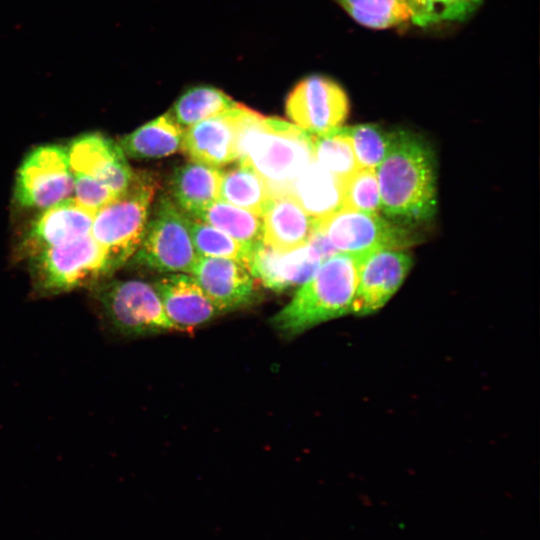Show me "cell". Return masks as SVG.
I'll use <instances>...</instances> for the list:
<instances>
[{
	"instance_id": "8992f818",
	"label": "cell",
	"mask_w": 540,
	"mask_h": 540,
	"mask_svg": "<svg viewBox=\"0 0 540 540\" xmlns=\"http://www.w3.org/2000/svg\"><path fill=\"white\" fill-rule=\"evenodd\" d=\"M92 291L102 319L117 334L138 337L175 331L153 284L108 279Z\"/></svg>"
},
{
	"instance_id": "4fadbf2b",
	"label": "cell",
	"mask_w": 540,
	"mask_h": 540,
	"mask_svg": "<svg viewBox=\"0 0 540 540\" xmlns=\"http://www.w3.org/2000/svg\"><path fill=\"white\" fill-rule=\"evenodd\" d=\"M72 173L98 181L116 195L130 184L134 172L119 144L100 133L74 138L67 147Z\"/></svg>"
},
{
	"instance_id": "3957f363",
	"label": "cell",
	"mask_w": 540,
	"mask_h": 540,
	"mask_svg": "<svg viewBox=\"0 0 540 540\" xmlns=\"http://www.w3.org/2000/svg\"><path fill=\"white\" fill-rule=\"evenodd\" d=\"M357 287V258L337 253L299 286L292 299L271 319L282 336L295 337L328 320L352 312Z\"/></svg>"
},
{
	"instance_id": "44dd1931",
	"label": "cell",
	"mask_w": 540,
	"mask_h": 540,
	"mask_svg": "<svg viewBox=\"0 0 540 540\" xmlns=\"http://www.w3.org/2000/svg\"><path fill=\"white\" fill-rule=\"evenodd\" d=\"M183 135L184 129L167 112L124 136L118 144L130 158H159L182 149Z\"/></svg>"
},
{
	"instance_id": "6da1fadb",
	"label": "cell",
	"mask_w": 540,
	"mask_h": 540,
	"mask_svg": "<svg viewBox=\"0 0 540 540\" xmlns=\"http://www.w3.org/2000/svg\"><path fill=\"white\" fill-rule=\"evenodd\" d=\"M381 211L391 220L422 223L437 208L435 156L421 136L396 130L390 147L376 167Z\"/></svg>"
},
{
	"instance_id": "8fae6325",
	"label": "cell",
	"mask_w": 540,
	"mask_h": 540,
	"mask_svg": "<svg viewBox=\"0 0 540 540\" xmlns=\"http://www.w3.org/2000/svg\"><path fill=\"white\" fill-rule=\"evenodd\" d=\"M357 258V287L352 312L368 315L397 292L413 263L404 249H384Z\"/></svg>"
},
{
	"instance_id": "ba28073f",
	"label": "cell",
	"mask_w": 540,
	"mask_h": 540,
	"mask_svg": "<svg viewBox=\"0 0 540 540\" xmlns=\"http://www.w3.org/2000/svg\"><path fill=\"white\" fill-rule=\"evenodd\" d=\"M198 258L187 216L169 197L161 196L134 254V263L159 272L190 273Z\"/></svg>"
},
{
	"instance_id": "5b68a950",
	"label": "cell",
	"mask_w": 540,
	"mask_h": 540,
	"mask_svg": "<svg viewBox=\"0 0 540 540\" xmlns=\"http://www.w3.org/2000/svg\"><path fill=\"white\" fill-rule=\"evenodd\" d=\"M29 268L34 290L42 296L94 288L114 273L90 234L35 254L29 258Z\"/></svg>"
},
{
	"instance_id": "9c48e42d",
	"label": "cell",
	"mask_w": 540,
	"mask_h": 540,
	"mask_svg": "<svg viewBox=\"0 0 540 540\" xmlns=\"http://www.w3.org/2000/svg\"><path fill=\"white\" fill-rule=\"evenodd\" d=\"M73 176L67 148L40 145L22 160L15 178L14 200L26 209L44 210L72 197Z\"/></svg>"
},
{
	"instance_id": "ffe728a7",
	"label": "cell",
	"mask_w": 540,
	"mask_h": 540,
	"mask_svg": "<svg viewBox=\"0 0 540 540\" xmlns=\"http://www.w3.org/2000/svg\"><path fill=\"white\" fill-rule=\"evenodd\" d=\"M222 174L219 168L193 161L178 167L170 184L175 204L188 217L194 216L219 199Z\"/></svg>"
},
{
	"instance_id": "f1b7e54d",
	"label": "cell",
	"mask_w": 540,
	"mask_h": 540,
	"mask_svg": "<svg viewBox=\"0 0 540 540\" xmlns=\"http://www.w3.org/2000/svg\"><path fill=\"white\" fill-rule=\"evenodd\" d=\"M483 0H407L411 18L418 26L467 19Z\"/></svg>"
},
{
	"instance_id": "f546056e",
	"label": "cell",
	"mask_w": 540,
	"mask_h": 540,
	"mask_svg": "<svg viewBox=\"0 0 540 540\" xmlns=\"http://www.w3.org/2000/svg\"><path fill=\"white\" fill-rule=\"evenodd\" d=\"M379 213L381 211L378 178L375 169L359 168L343 181V207Z\"/></svg>"
},
{
	"instance_id": "cb8c5ba5",
	"label": "cell",
	"mask_w": 540,
	"mask_h": 540,
	"mask_svg": "<svg viewBox=\"0 0 540 540\" xmlns=\"http://www.w3.org/2000/svg\"><path fill=\"white\" fill-rule=\"evenodd\" d=\"M235 105L236 102L230 96L217 88L196 86L178 98L170 113L182 128H188Z\"/></svg>"
},
{
	"instance_id": "7c38bea8",
	"label": "cell",
	"mask_w": 540,
	"mask_h": 540,
	"mask_svg": "<svg viewBox=\"0 0 540 540\" xmlns=\"http://www.w3.org/2000/svg\"><path fill=\"white\" fill-rule=\"evenodd\" d=\"M190 274L220 313L245 308L258 299L256 279L238 260L199 256Z\"/></svg>"
},
{
	"instance_id": "7402d4cb",
	"label": "cell",
	"mask_w": 540,
	"mask_h": 540,
	"mask_svg": "<svg viewBox=\"0 0 540 540\" xmlns=\"http://www.w3.org/2000/svg\"><path fill=\"white\" fill-rule=\"evenodd\" d=\"M205 222L228 234L251 252L263 242L262 218L221 199L190 217Z\"/></svg>"
},
{
	"instance_id": "d4e9b609",
	"label": "cell",
	"mask_w": 540,
	"mask_h": 540,
	"mask_svg": "<svg viewBox=\"0 0 540 540\" xmlns=\"http://www.w3.org/2000/svg\"><path fill=\"white\" fill-rule=\"evenodd\" d=\"M312 155L314 162L341 181L360 168L351 141L342 126L312 135Z\"/></svg>"
},
{
	"instance_id": "5bb4252c",
	"label": "cell",
	"mask_w": 540,
	"mask_h": 540,
	"mask_svg": "<svg viewBox=\"0 0 540 540\" xmlns=\"http://www.w3.org/2000/svg\"><path fill=\"white\" fill-rule=\"evenodd\" d=\"M244 105L202 120L184 130L182 150L193 161L220 168L237 160Z\"/></svg>"
},
{
	"instance_id": "4dcf8cb0",
	"label": "cell",
	"mask_w": 540,
	"mask_h": 540,
	"mask_svg": "<svg viewBox=\"0 0 540 540\" xmlns=\"http://www.w3.org/2000/svg\"><path fill=\"white\" fill-rule=\"evenodd\" d=\"M72 176V198L93 213L117 196L110 188L98 181L76 173H72Z\"/></svg>"
},
{
	"instance_id": "52a82bcc",
	"label": "cell",
	"mask_w": 540,
	"mask_h": 540,
	"mask_svg": "<svg viewBox=\"0 0 540 540\" xmlns=\"http://www.w3.org/2000/svg\"><path fill=\"white\" fill-rule=\"evenodd\" d=\"M315 223L337 253L354 257L384 249H405L419 242L410 228L378 213L341 208Z\"/></svg>"
},
{
	"instance_id": "7a4b0ae2",
	"label": "cell",
	"mask_w": 540,
	"mask_h": 540,
	"mask_svg": "<svg viewBox=\"0 0 540 540\" xmlns=\"http://www.w3.org/2000/svg\"><path fill=\"white\" fill-rule=\"evenodd\" d=\"M312 161L311 134L244 106L236 162L250 166L271 196L289 195L294 180Z\"/></svg>"
},
{
	"instance_id": "d6986e66",
	"label": "cell",
	"mask_w": 540,
	"mask_h": 540,
	"mask_svg": "<svg viewBox=\"0 0 540 540\" xmlns=\"http://www.w3.org/2000/svg\"><path fill=\"white\" fill-rule=\"evenodd\" d=\"M289 195L313 219L343 207V181L312 161L294 180Z\"/></svg>"
},
{
	"instance_id": "30bf717a",
	"label": "cell",
	"mask_w": 540,
	"mask_h": 540,
	"mask_svg": "<svg viewBox=\"0 0 540 540\" xmlns=\"http://www.w3.org/2000/svg\"><path fill=\"white\" fill-rule=\"evenodd\" d=\"M285 109L296 126L316 135L342 126L349 114V100L335 81L311 75L291 90Z\"/></svg>"
},
{
	"instance_id": "484cf974",
	"label": "cell",
	"mask_w": 540,
	"mask_h": 540,
	"mask_svg": "<svg viewBox=\"0 0 540 540\" xmlns=\"http://www.w3.org/2000/svg\"><path fill=\"white\" fill-rule=\"evenodd\" d=\"M359 24L372 29H386L410 20L407 0H337Z\"/></svg>"
},
{
	"instance_id": "83f0119b",
	"label": "cell",
	"mask_w": 540,
	"mask_h": 540,
	"mask_svg": "<svg viewBox=\"0 0 540 540\" xmlns=\"http://www.w3.org/2000/svg\"><path fill=\"white\" fill-rule=\"evenodd\" d=\"M343 130L351 141L359 167L369 169H376L381 163L394 135V131L373 123L343 127Z\"/></svg>"
},
{
	"instance_id": "4316f807",
	"label": "cell",
	"mask_w": 540,
	"mask_h": 540,
	"mask_svg": "<svg viewBox=\"0 0 540 540\" xmlns=\"http://www.w3.org/2000/svg\"><path fill=\"white\" fill-rule=\"evenodd\" d=\"M187 223L194 248L199 256L229 258L246 263L250 250L228 234L188 216Z\"/></svg>"
},
{
	"instance_id": "603a6c76",
	"label": "cell",
	"mask_w": 540,
	"mask_h": 540,
	"mask_svg": "<svg viewBox=\"0 0 540 540\" xmlns=\"http://www.w3.org/2000/svg\"><path fill=\"white\" fill-rule=\"evenodd\" d=\"M270 197L265 182L250 166L237 163L223 171L219 199L261 217Z\"/></svg>"
},
{
	"instance_id": "277c9868",
	"label": "cell",
	"mask_w": 540,
	"mask_h": 540,
	"mask_svg": "<svg viewBox=\"0 0 540 540\" xmlns=\"http://www.w3.org/2000/svg\"><path fill=\"white\" fill-rule=\"evenodd\" d=\"M156 189L152 176L134 173L128 187L94 213L90 235L104 250L114 272L138 250Z\"/></svg>"
},
{
	"instance_id": "2e32d148",
	"label": "cell",
	"mask_w": 540,
	"mask_h": 540,
	"mask_svg": "<svg viewBox=\"0 0 540 540\" xmlns=\"http://www.w3.org/2000/svg\"><path fill=\"white\" fill-rule=\"evenodd\" d=\"M93 216L72 197L41 210L22 239V255L29 259L45 249L89 235Z\"/></svg>"
},
{
	"instance_id": "ac0fdd59",
	"label": "cell",
	"mask_w": 540,
	"mask_h": 540,
	"mask_svg": "<svg viewBox=\"0 0 540 540\" xmlns=\"http://www.w3.org/2000/svg\"><path fill=\"white\" fill-rule=\"evenodd\" d=\"M261 218L263 243L281 252L307 244L315 226V219L288 194L271 196Z\"/></svg>"
},
{
	"instance_id": "e0dca14e",
	"label": "cell",
	"mask_w": 540,
	"mask_h": 540,
	"mask_svg": "<svg viewBox=\"0 0 540 540\" xmlns=\"http://www.w3.org/2000/svg\"><path fill=\"white\" fill-rule=\"evenodd\" d=\"M153 285L175 331L190 332L220 314L191 275L169 273Z\"/></svg>"
},
{
	"instance_id": "9a60e30c",
	"label": "cell",
	"mask_w": 540,
	"mask_h": 540,
	"mask_svg": "<svg viewBox=\"0 0 540 540\" xmlns=\"http://www.w3.org/2000/svg\"><path fill=\"white\" fill-rule=\"evenodd\" d=\"M323 262L319 252L309 243L281 252L261 242L252 248L245 265L263 286L282 292L305 283Z\"/></svg>"
}]
</instances>
